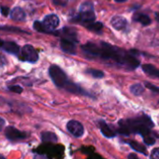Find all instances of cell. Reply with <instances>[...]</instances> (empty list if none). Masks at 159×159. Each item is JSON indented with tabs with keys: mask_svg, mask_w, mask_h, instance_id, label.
I'll return each instance as SVG.
<instances>
[{
	"mask_svg": "<svg viewBox=\"0 0 159 159\" xmlns=\"http://www.w3.org/2000/svg\"><path fill=\"white\" fill-rule=\"evenodd\" d=\"M5 136L11 142H19L25 140L28 137V134L17 129L14 126H8L5 129Z\"/></svg>",
	"mask_w": 159,
	"mask_h": 159,
	"instance_id": "obj_5",
	"label": "cell"
},
{
	"mask_svg": "<svg viewBox=\"0 0 159 159\" xmlns=\"http://www.w3.org/2000/svg\"><path fill=\"white\" fill-rule=\"evenodd\" d=\"M6 64H7V59H6V57H5L4 55H1V54H0V67L3 66H5Z\"/></svg>",
	"mask_w": 159,
	"mask_h": 159,
	"instance_id": "obj_30",
	"label": "cell"
},
{
	"mask_svg": "<svg viewBox=\"0 0 159 159\" xmlns=\"http://www.w3.org/2000/svg\"><path fill=\"white\" fill-rule=\"evenodd\" d=\"M34 159H49V158L43 153H38L34 156Z\"/></svg>",
	"mask_w": 159,
	"mask_h": 159,
	"instance_id": "obj_31",
	"label": "cell"
},
{
	"mask_svg": "<svg viewBox=\"0 0 159 159\" xmlns=\"http://www.w3.org/2000/svg\"><path fill=\"white\" fill-rule=\"evenodd\" d=\"M111 24L112 27L116 30H125L127 27L126 19L120 15L113 16L111 20Z\"/></svg>",
	"mask_w": 159,
	"mask_h": 159,
	"instance_id": "obj_11",
	"label": "cell"
},
{
	"mask_svg": "<svg viewBox=\"0 0 159 159\" xmlns=\"http://www.w3.org/2000/svg\"><path fill=\"white\" fill-rule=\"evenodd\" d=\"M144 91H145V89L140 84H132L130 86V92L136 97L141 96L144 93Z\"/></svg>",
	"mask_w": 159,
	"mask_h": 159,
	"instance_id": "obj_21",
	"label": "cell"
},
{
	"mask_svg": "<svg viewBox=\"0 0 159 159\" xmlns=\"http://www.w3.org/2000/svg\"><path fill=\"white\" fill-rule=\"evenodd\" d=\"M49 74L51 76V79L52 80L53 84L58 86L64 88L65 84L68 81V79L66 75V73L56 65H52L49 68Z\"/></svg>",
	"mask_w": 159,
	"mask_h": 159,
	"instance_id": "obj_4",
	"label": "cell"
},
{
	"mask_svg": "<svg viewBox=\"0 0 159 159\" xmlns=\"http://www.w3.org/2000/svg\"><path fill=\"white\" fill-rule=\"evenodd\" d=\"M124 142L128 144L134 151H136V152H138L139 153H142L143 155H147L148 154L146 147L143 146L141 143H139L138 141H135V140H126V141H124Z\"/></svg>",
	"mask_w": 159,
	"mask_h": 159,
	"instance_id": "obj_16",
	"label": "cell"
},
{
	"mask_svg": "<svg viewBox=\"0 0 159 159\" xmlns=\"http://www.w3.org/2000/svg\"><path fill=\"white\" fill-rule=\"evenodd\" d=\"M40 137H41L42 141L46 143H55L58 140L56 134H54L53 132H50V131L42 132Z\"/></svg>",
	"mask_w": 159,
	"mask_h": 159,
	"instance_id": "obj_20",
	"label": "cell"
},
{
	"mask_svg": "<svg viewBox=\"0 0 159 159\" xmlns=\"http://www.w3.org/2000/svg\"><path fill=\"white\" fill-rule=\"evenodd\" d=\"M64 88L70 92V93H73V94H78V95H84V96H88V97H91L90 94H88L87 92H85V90H84L82 87H80L78 84H74V83H71L69 81L66 82V84H65Z\"/></svg>",
	"mask_w": 159,
	"mask_h": 159,
	"instance_id": "obj_12",
	"label": "cell"
},
{
	"mask_svg": "<svg viewBox=\"0 0 159 159\" xmlns=\"http://www.w3.org/2000/svg\"><path fill=\"white\" fill-rule=\"evenodd\" d=\"M150 159H159V147L152 149L150 154Z\"/></svg>",
	"mask_w": 159,
	"mask_h": 159,
	"instance_id": "obj_25",
	"label": "cell"
},
{
	"mask_svg": "<svg viewBox=\"0 0 159 159\" xmlns=\"http://www.w3.org/2000/svg\"><path fill=\"white\" fill-rule=\"evenodd\" d=\"M0 30H14V32H25V31H22L21 29L19 28H13V27H9V26H6V27H0Z\"/></svg>",
	"mask_w": 159,
	"mask_h": 159,
	"instance_id": "obj_29",
	"label": "cell"
},
{
	"mask_svg": "<svg viewBox=\"0 0 159 159\" xmlns=\"http://www.w3.org/2000/svg\"><path fill=\"white\" fill-rule=\"evenodd\" d=\"M21 58L26 62L36 63L39 60V54L33 46L27 44V45L24 46V48L22 49Z\"/></svg>",
	"mask_w": 159,
	"mask_h": 159,
	"instance_id": "obj_6",
	"label": "cell"
},
{
	"mask_svg": "<svg viewBox=\"0 0 159 159\" xmlns=\"http://www.w3.org/2000/svg\"><path fill=\"white\" fill-rule=\"evenodd\" d=\"M41 24H42L44 32L50 33L51 31L54 30L59 25V18L55 14H50L44 18Z\"/></svg>",
	"mask_w": 159,
	"mask_h": 159,
	"instance_id": "obj_8",
	"label": "cell"
},
{
	"mask_svg": "<svg viewBox=\"0 0 159 159\" xmlns=\"http://www.w3.org/2000/svg\"><path fill=\"white\" fill-rule=\"evenodd\" d=\"M61 33L63 34L64 38L63 39H69L71 41H77V30L72 28V27H64L61 31Z\"/></svg>",
	"mask_w": 159,
	"mask_h": 159,
	"instance_id": "obj_17",
	"label": "cell"
},
{
	"mask_svg": "<svg viewBox=\"0 0 159 159\" xmlns=\"http://www.w3.org/2000/svg\"><path fill=\"white\" fill-rule=\"evenodd\" d=\"M154 16H155V20L159 23V12H154Z\"/></svg>",
	"mask_w": 159,
	"mask_h": 159,
	"instance_id": "obj_36",
	"label": "cell"
},
{
	"mask_svg": "<svg viewBox=\"0 0 159 159\" xmlns=\"http://www.w3.org/2000/svg\"><path fill=\"white\" fill-rule=\"evenodd\" d=\"M34 28H35L37 31H39V32H44V29H43L42 24H41L40 22L36 21V22L34 23Z\"/></svg>",
	"mask_w": 159,
	"mask_h": 159,
	"instance_id": "obj_27",
	"label": "cell"
},
{
	"mask_svg": "<svg viewBox=\"0 0 159 159\" xmlns=\"http://www.w3.org/2000/svg\"><path fill=\"white\" fill-rule=\"evenodd\" d=\"M60 46L64 52H66L69 54L76 53V46L74 44V41H71L66 39H62L60 41Z\"/></svg>",
	"mask_w": 159,
	"mask_h": 159,
	"instance_id": "obj_13",
	"label": "cell"
},
{
	"mask_svg": "<svg viewBox=\"0 0 159 159\" xmlns=\"http://www.w3.org/2000/svg\"><path fill=\"white\" fill-rule=\"evenodd\" d=\"M25 16L26 15H25V11L20 7H15L11 11V18L17 22H22V21L25 20Z\"/></svg>",
	"mask_w": 159,
	"mask_h": 159,
	"instance_id": "obj_15",
	"label": "cell"
},
{
	"mask_svg": "<svg viewBox=\"0 0 159 159\" xmlns=\"http://www.w3.org/2000/svg\"><path fill=\"white\" fill-rule=\"evenodd\" d=\"M5 125H6V121L2 117H0V132L2 131V129L4 128Z\"/></svg>",
	"mask_w": 159,
	"mask_h": 159,
	"instance_id": "obj_32",
	"label": "cell"
},
{
	"mask_svg": "<svg viewBox=\"0 0 159 159\" xmlns=\"http://www.w3.org/2000/svg\"><path fill=\"white\" fill-rule=\"evenodd\" d=\"M96 19L95 12H94V5L92 2H84L80 7L79 14L74 16V19L71 21L81 23L84 25H88L90 23H93Z\"/></svg>",
	"mask_w": 159,
	"mask_h": 159,
	"instance_id": "obj_3",
	"label": "cell"
},
{
	"mask_svg": "<svg viewBox=\"0 0 159 159\" xmlns=\"http://www.w3.org/2000/svg\"><path fill=\"white\" fill-rule=\"evenodd\" d=\"M145 87H147L148 89H150L151 91H152V92H154V93H157V94H159V87H157V86H155L154 84H151V83H145Z\"/></svg>",
	"mask_w": 159,
	"mask_h": 159,
	"instance_id": "obj_24",
	"label": "cell"
},
{
	"mask_svg": "<svg viewBox=\"0 0 159 159\" xmlns=\"http://www.w3.org/2000/svg\"><path fill=\"white\" fill-rule=\"evenodd\" d=\"M154 124L151 117L145 114L129 119H122L118 123L117 132L123 136H129L130 134L140 135L144 143L147 146H152L155 143V138L152 129Z\"/></svg>",
	"mask_w": 159,
	"mask_h": 159,
	"instance_id": "obj_1",
	"label": "cell"
},
{
	"mask_svg": "<svg viewBox=\"0 0 159 159\" xmlns=\"http://www.w3.org/2000/svg\"><path fill=\"white\" fill-rule=\"evenodd\" d=\"M143 72L145 74H147L148 76L152 77V78H155V79H159V68H157L156 66H154L153 65L151 64H144L141 66Z\"/></svg>",
	"mask_w": 159,
	"mask_h": 159,
	"instance_id": "obj_14",
	"label": "cell"
},
{
	"mask_svg": "<svg viewBox=\"0 0 159 159\" xmlns=\"http://www.w3.org/2000/svg\"><path fill=\"white\" fill-rule=\"evenodd\" d=\"M2 48L7 52L11 53V54H15V55L19 54V52H20V47L18 46V44H16L15 42H12V41L4 42Z\"/></svg>",
	"mask_w": 159,
	"mask_h": 159,
	"instance_id": "obj_18",
	"label": "cell"
},
{
	"mask_svg": "<svg viewBox=\"0 0 159 159\" xmlns=\"http://www.w3.org/2000/svg\"><path fill=\"white\" fill-rule=\"evenodd\" d=\"M133 21L141 24L143 26H147V25H151V23H152L151 18L148 15L144 14V13H136V14H134Z\"/></svg>",
	"mask_w": 159,
	"mask_h": 159,
	"instance_id": "obj_19",
	"label": "cell"
},
{
	"mask_svg": "<svg viewBox=\"0 0 159 159\" xmlns=\"http://www.w3.org/2000/svg\"><path fill=\"white\" fill-rule=\"evenodd\" d=\"M98 126H99V129H100V131L104 137H106L108 139H111V138L116 137L117 131L112 129V127L111 125H109L105 121H103V120L98 121Z\"/></svg>",
	"mask_w": 159,
	"mask_h": 159,
	"instance_id": "obj_10",
	"label": "cell"
},
{
	"mask_svg": "<svg viewBox=\"0 0 159 159\" xmlns=\"http://www.w3.org/2000/svg\"><path fill=\"white\" fill-rule=\"evenodd\" d=\"M152 44L153 45H159V33L155 36V38L152 40Z\"/></svg>",
	"mask_w": 159,
	"mask_h": 159,
	"instance_id": "obj_33",
	"label": "cell"
},
{
	"mask_svg": "<svg viewBox=\"0 0 159 159\" xmlns=\"http://www.w3.org/2000/svg\"><path fill=\"white\" fill-rule=\"evenodd\" d=\"M10 91L11 92H14V93H17V94H21L23 92V88L19 85H12V86H9L8 88Z\"/></svg>",
	"mask_w": 159,
	"mask_h": 159,
	"instance_id": "obj_26",
	"label": "cell"
},
{
	"mask_svg": "<svg viewBox=\"0 0 159 159\" xmlns=\"http://www.w3.org/2000/svg\"><path fill=\"white\" fill-rule=\"evenodd\" d=\"M127 159H139L136 153H129L127 156Z\"/></svg>",
	"mask_w": 159,
	"mask_h": 159,
	"instance_id": "obj_34",
	"label": "cell"
},
{
	"mask_svg": "<svg viewBox=\"0 0 159 159\" xmlns=\"http://www.w3.org/2000/svg\"><path fill=\"white\" fill-rule=\"evenodd\" d=\"M84 52L90 57H99L100 55V46L93 42H88L82 47Z\"/></svg>",
	"mask_w": 159,
	"mask_h": 159,
	"instance_id": "obj_9",
	"label": "cell"
},
{
	"mask_svg": "<svg viewBox=\"0 0 159 159\" xmlns=\"http://www.w3.org/2000/svg\"><path fill=\"white\" fill-rule=\"evenodd\" d=\"M89 159H102L99 155L98 156V155H95V156H92V157H90Z\"/></svg>",
	"mask_w": 159,
	"mask_h": 159,
	"instance_id": "obj_38",
	"label": "cell"
},
{
	"mask_svg": "<svg viewBox=\"0 0 159 159\" xmlns=\"http://www.w3.org/2000/svg\"><path fill=\"white\" fill-rule=\"evenodd\" d=\"M3 43H4V41H3L2 39H0V48H1V47L3 46Z\"/></svg>",
	"mask_w": 159,
	"mask_h": 159,
	"instance_id": "obj_40",
	"label": "cell"
},
{
	"mask_svg": "<svg viewBox=\"0 0 159 159\" xmlns=\"http://www.w3.org/2000/svg\"><path fill=\"white\" fill-rule=\"evenodd\" d=\"M53 3L56 4V5H61V4H63V3L61 2V0H53Z\"/></svg>",
	"mask_w": 159,
	"mask_h": 159,
	"instance_id": "obj_37",
	"label": "cell"
},
{
	"mask_svg": "<svg viewBox=\"0 0 159 159\" xmlns=\"http://www.w3.org/2000/svg\"><path fill=\"white\" fill-rule=\"evenodd\" d=\"M85 73L89 74L90 76H92L93 78H96V79H102L104 77V72L99 69H96V68H88L85 70Z\"/></svg>",
	"mask_w": 159,
	"mask_h": 159,
	"instance_id": "obj_22",
	"label": "cell"
},
{
	"mask_svg": "<svg viewBox=\"0 0 159 159\" xmlns=\"http://www.w3.org/2000/svg\"><path fill=\"white\" fill-rule=\"evenodd\" d=\"M102 60H111L117 66L127 70H135L139 66V61L132 53L107 42L100 43V55Z\"/></svg>",
	"mask_w": 159,
	"mask_h": 159,
	"instance_id": "obj_2",
	"label": "cell"
},
{
	"mask_svg": "<svg viewBox=\"0 0 159 159\" xmlns=\"http://www.w3.org/2000/svg\"><path fill=\"white\" fill-rule=\"evenodd\" d=\"M115 2H118V3H123V2H125L126 0H114Z\"/></svg>",
	"mask_w": 159,
	"mask_h": 159,
	"instance_id": "obj_39",
	"label": "cell"
},
{
	"mask_svg": "<svg viewBox=\"0 0 159 159\" xmlns=\"http://www.w3.org/2000/svg\"><path fill=\"white\" fill-rule=\"evenodd\" d=\"M0 11H1V13L4 16H8L9 13H10V9L8 7H1V8H0Z\"/></svg>",
	"mask_w": 159,
	"mask_h": 159,
	"instance_id": "obj_28",
	"label": "cell"
},
{
	"mask_svg": "<svg viewBox=\"0 0 159 159\" xmlns=\"http://www.w3.org/2000/svg\"><path fill=\"white\" fill-rule=\"evenodd\" d=\"M0 159H6V157L2 154H0Z\"/></svg>",
	"mask_w": 159,
	"mask_h": 159,
	"instance_id": "obj_41",
	"label": "cell"
},
{
	"mask_svg": "<svg viewBox=\"0 0 159 159\" xmlns=\"http://www.w3.org/2000/svg\"><path fill=\"white\" fill-rule=\"evenodd\" d=\"M87 28L93 32H97V33H100L102 28H103V24L100 22H97V23H90L87 25Z\"/></svg>",
	"mask_w": 159,
	"mask_h": 159,
	"instance_id": "obj_23",
	"label": "cell"
},
{
	"mask_svg": "<svg viewBox=\"0 0 159 159\" xmlns=\"http://www.w3.org/2000/svg\"><path fill=\"white\" fill-rule=\"evenodd\" d=\"M153 132V136L155 139H159V131H152Z\"/></svg>",
	"mask_w": 159,
	"mask_h": 159,
	"instance_id": "obj_35",
	"label": "cell"
},
{
	"mask_svg": "<svg viewBox=\"0 0 159 159\" xmlns=\"http://www.w3.org/2000/svg\"><path fill=\"white\" fill-rule=\"evenodd\" d=\"M66 129L67 131L74 137L76 138H81L84 134V125L76 121V120H71L66 124Z\"/></svg>",
	"mask_w": 159,
	"mask_h": 159,
	"instance_id": "obj_7",
	"label": "cell"
}]
</instances>
